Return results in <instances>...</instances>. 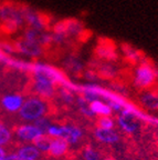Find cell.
<instances>
[{"instance_id":"17","label":"cell","mask_w":158,"mask_h":160,"mask_svg":"<svg viewBox=\"0 0 158 160\" xmlns=\"http://www.w3.org/2000/svg\"><path fill=\"white\" fill-rule=\"evenodd\" d=\"M139 101L147 109L158 110V93L154 91H144L139 96Z\"/></svg>"},{"instance_id":"20","label":"cell","mask_w":158,"mask_h":160,"mask_svg":"<svg viewBox=\"0 0 158 160\" xmlns=\"http://www.w3.org/2000/svg\"><path fill=\"white\" fill-rule=\"evenodd\" d=\"M51 140L48 135H42L33 141V146L39 150L40 152H49Z\"/></svg>"},{"instance_id":"8","label":"cell","mask_w":158,"mask_h":160,"mask_svg":"<svg viewBox=\"0 0 158 160\" xmlns=\"http://www.w3.org/2000/svg\"><path fill=\"white\" fill-rule=\"evenodd\" d=\"M16 52L26 56L28 58H39L43 53V47L37 41L21 38L15 43Z\"/></svg>"},{"instance_id":"12","label":"cell","mask_w":158,"mask_h":160,"mask_svg":"<svg viewBox=\"0 0 158 160\" xmlns=\"http://www.w3.org/2000/svg\"><path fill=\"white\" fill-rule=\"evenodd\" d=\"M95 52H96L97 57L101 58V59L106 60L107 62H113L118 57L116 47L109 40H104V41L99 42L96 49H95Z\"/></svg>"},{"instance_id":"1","label":"cell","mask_w":158,"mask_h":160,"mask_svg":"<svg viewBox=\"0 0 158 160\" xmlns=\"http://www.w3.org/2000/svg\"><path fill=\"white\" fill-rule=\"evenodd\" d=\"M83 32V25L77 19H67L58 22L53 28L52 43H63L67 39L75 36H81Z\"/></svg>"},{"instance_id":"18","label":"cell","mask_w":158,"mask_h":160,"mask_svg":"<svg viewBox=\"0 0 158 160\" xmlns=\"http://www.w3.org/2000/svg\"><path fill=\"white\" fill-rule=\"evenodd\" d=\"M90 109H91L93 115H97L100 117L102 116H111L113 110L109 106V103H106L103 100H94L90 102Z\"/></svg>"},{"instance_id":"9","label":"cell","mask_w":158,"mask_h":160,"mask_svg":"<svg viewBox=\"0 0 158 160\" xmlns=\"http://www.w3.org/2000/svg\"><path fill=\"white\" fill-rule=\"evenodd\" d=\"M118 126L124 132L134 133L139 128V122L137 119V116L134 112V110L129 107H125L121 111V115L117 118Z\"/></svg>"},{"instance_id":"23","label":"cell","mask_w":158,"mask_h":160,"mask_svg":"<svg viewBox=\"0 0 158 160\" xmlns=\"http://www.w3.org/2000/svg\"><path fill=\"white\" fill-rule=\"evenodd\" d=\"M84 160H103L100 156V153L93 148H86L83 152Z\"/></svg>"},{"instance_id":"16","label":"cell","mask_w":158,"mask_h":160,"mask_svg":"<svg viewBox=\"0 0 158 160\" xmlns=\"http://www.w3.org/2000/svg\"><path fill=\"white\" fill-rule=\"evenodd\" d=\"M69 149V143L64 139H60V138H53L51 140V145H50L49 152L53 157H61L63 156Z\"/></svg>"},{"instance_id":"6","label":"cell","mask_w":158,"mask_h":160,"mask_svg":"<svg viewBox=\"0 0 158 160\" xmlns=\"http://www.w3.org/2000/svg\"><path fill=\"white\" fill-rule=\"evenodd\" d=\"M47 135L52 138L64 139L67 143H75L81 139L82 130L75 126L50 125L47 130Z\"/></svg>"},{"instance_id":"7","label":"cell","mask_w":158,"mask_h":160,"mask_svg":"<svg viewBox=\"0 0 158 160\" xmlns=\"http://www.w3.org/2000/svg\"><path fill=\"white\" fill-rule=\"evenodd\" d=\"M32 90L37 95V97L42 99H48L54 96L55 93V83L47 78L45 76L40 73H32Z\"/></svg>"},{"instance_id":"15","label":"cell","mask_w":158,"mask_h":160,"mask_svg":"<svg viewBox=\"0 0 158 160\" xmlns=\"http://www.w3.org/2000/svg\"><path fill=\"white\" fill-rule=\"evenodd\" d=\"M121 51L123 53V56L125 57V59L132 63H137L143 61V53L139 51L138 49L134 48L133 46H129L127 43H124L121 47Z\"/></svg>"},{"instance_id":"2","label":"cell","mask_w":158,"mask_h":160,"mask_svg":"<svg viewBox=\"0 0 158 160\" xmlns=\"http://www.w3.org/2000/svg\"><path fill=\"white\" fill-rule=\"evenodd\" d=\"M158 77L157 70L149 61L143 60L134 69L133 81L138 89H148L156 82Z\"/></svg>"},{"instance_id":"28","label":"cell","mask_w":158,"mask_h":160,"mask_svg":"<svg viewBox=\"0 0 158 160\" xmlns=\"http://www.w3.org/2000/svg\"><path fill=\"white\" fill-rule=\"evenodd\" d=\"M6 157V151L2 147H0V160H3Z\"/></svg>"},{"instance_id":"5","label":"cell","mask_w":158,"mask_h":160,"mask_svg":"<svg viewBox=\"0 0 158 160\" xmlns=\"http://www.w3.org/2000/svg\"><path fill=\"white\" fill-rule=\"evenodd\" d=\"M31 72L32 73H40V75L45 76L52 80L55 85H60L62 87L67 88V79L65 75L62 72L61 70L58 68L53 67V66L49 65V63L42 62V61H37V62H32V68H31Z\"/></svg>"},{"instance_id":"4","label":"cell","mask_w":158,"mask_h":160,"mask_svg":"<svg viewBox=\"0 0 158 160\" xmlns=\"http://www.w3.org/2000/svg\"><path fill=\"white\" fill-rule=\"evenodd\" d=\"M0 21L10 30H17L25 23L22 8L10 3L0 6Z\"/></svg>"},{"instance_id":"29","label":"cell","mask_w":158,"mask_h":160,"mask_svg":"<svg viewBox=\"0 0 158 160\" xmlns=\"http://www.w3.org/2000/svg\"><path fill=\"white\" fill-rule=\"evenodd\" d=\"M103 160H114L113 158H105V159H103Z\"/></svg>"},{"instance_id":"25","label":"cell","mask_w":158,"mask_h":160,"mask_svg":"<svg viewBox=\"0 0 158 160\" xmlns=\"http://www.w3.org/2000/svg\"><path fill=\"white\" fill-rule=\"evenodd\" d=\"M35 126L37 128H39L43 133H47L48 128L50 127V122H49V120H48L45 117H42V118H40V119L35 120Z\"/></svg>"},{"instance_id":"21","label":"cell","mask_w":158,"mask_h":160,"mask_svg":"<svg viewBox=\"0 0 158 160\" xmlns=\"http://www.w3.org/2000/svg\"><path fill=\"white\" fill-rule=\"evenodd\" d=\"M10 140H11V131L3 123L0 122V147L2 145H7Z\"/></svg>"},{"instance_id":"27","label":"cell","mask_w":158,"mask_h":160,"mask_svg":"<svg viewBox=\"0 0 158 160\" xmlns=\"http://www.w3.org/2000/svg\"><path fill=\"white\" fill-rule=\"evenodd\" d=\"M3 160H23V159H21L17 153H10V155L6 156Z\"/></svg>"},{"instance_id":"22","label":"cell","mask_w":158,"mask_h":160,"mask_svg":"<svg viewBox=\"0 0 158 160\" xmlns=\"http://www.w3.org/2000/svg\"><path fill=\"white\" fill-rule=\"evenodd\" d=\"M97 126L102 129H113L114 120L111 118V116H102L97 120Z\"/></svg>"},{"instance_id":"19","label":"cell","mask_w":158,"mask_h":160,"mask_svg":"<svg viewBox=\"0 0 158 160\" xmlns=\"http://www.w3.org/2000/svg\"><path fill=\"white\" fill-rule=\"evenodd\" d=\"M17 155L23 160H38L40 158V151L35 146L27 145L20 147Z\"/></svg>"},{"instance_id":"26","label":"cell","mask_w":158,"mask_h":160,"mask_svg":"<svg viewBox=\"0 0 158 160\" xmlns=\"http://www.w3.org/2000/svg\"><path fill=\"white\" fill-rule=\"evenodd\" d=\"M67 67L69 68V69H72L71 71H81V70L79 69V68L75 67V65L77 66H82V63L80 62L79 60L75 59L74 57H70L69 59L67 60Z\"/></svg>"},{"instance_id":"14","label":"cell","mask_w":158,"mask_h":160,"mask_svg":"<svg viewBox=\"0 0 158 160\" xmlns=\"http://www.w3.org/2000/svg\"><path fill=\"white\" fill-rule=\"evenodd\" d=\"M94 136L99 141L103 143H107V145H112V143H116L119 140V136L117 132H115L113 129H102V128H96Z\"/></svg>"},{"instance_id":"24","label":"cell","mask_w":158,"mask_h":160,"mask_svg":"<svg viewBox=\"0 0 158 160\" xmlns=\"http://www.w3.org/2000/svg\"><path fill=\"white\" fill-rule=\"evenodd\" d=\"M77 102H79L80 109H81V111L84 113V115H85V116H90V117L94 116L93 113H92L91 109H90V102H87L86 100L84 99L83 97L79 98V100H77Z\"/></svg>"},{"instance_id":"10","label":"cell","mask_w":158,"mask_h":160,"mask_svg":"<svg viewBox=\"0 0 158 160\" xmlns=\"http://www.w3.org/2000/svg\"><path fill=\"white\" fill-rule=\"evenodd\" d=\"M22 12L25 22L29 26V28L39 30V31H45L48 25L45 16L29 7H22Z\"/></svg>"},{"instance_id":"3","label":"cell","mask_w":158,"mask_h":160,"mask_svg":"<svg viewBox=\"0 0 158 160\" xmlns=\"http://www.w3.org/2000/svg\"><path fill=\"white\" fill-rule=\"evenodd\" d=\"M48 112V102L45 99L39 97H30L25 100L22 107L19 110V116L21 119L27 121H35L44 117Z\"/></svg>"},{"instance_id":"13","label":"cell","mask_w":158,"mask_h":160,"mask_svg":"<svg viewBox=\"0 0 158 160\" xmlns=\"http://www.w3.org/2000/svg\"><path fill=\"white\" fill-rule=\"evenodd\" d=\"M15 132L19 139L26 140V141H32V142L40 136L45 135L35 125H21L16 128Z\"/></svg>"},{"instance_id":"11","label":"cell","mask_w":158,"mask_h":160,"mask_svg":"<svg viewBox=\"0 0 158 160\" xmlns=\"http://www.w3.org/2000/svg\"><path fill=\"white\" fill-rule=\"evenodd\" d=\"M25 99L20 93H8L0 100V107L7 112H17L21 109Z\"/></svg>"}]
</instances>
